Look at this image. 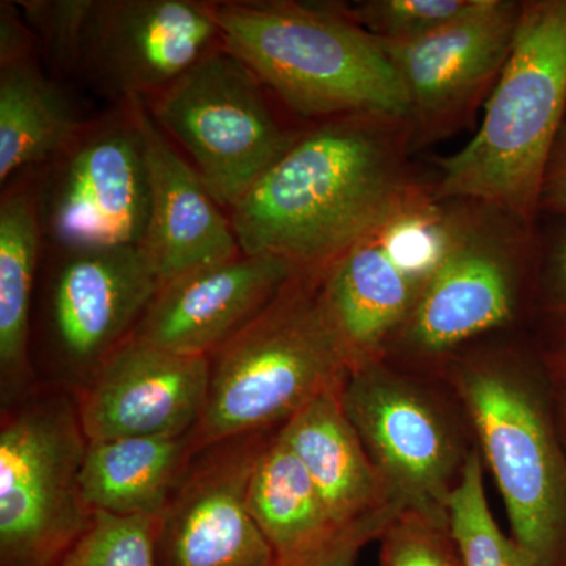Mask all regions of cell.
I'll list each match as a JSON object with an SVG mask.
<instances>
[{
    "label": "cell",
    "mask_w": 566,
    "mask_h": 566,
    "mask_svg": "<svg viewBox=\"0 0 566 566\" xmlns=\"http://www.w3.org/2000/svg\"><path fill=\"white\" fill-rule=\"evenodd\" d=\"M409 120L352 115L300 134L244 193L230 222L241 252L324 274L360 238L415 202Z\"/></svg>",
    "instance_id": "6da1fadb"
},
{
    "label": "cell",
    "mask_w": 566,
    "mask_h": 566,
    "mask_svg": "<svg viewBox=\"0 0 566 566\" xmlns=\"http://www.w3.org/2000/svg\"><path fill=\"white\" fill-rule=\"evenodd\" d=\"M565 120L566 0L523 2L482 125L439 161L436 199L488 205L528 226Z\"/></svg>",
    "instance_id": "7a4b0ae2"
},
{
    "label": "cell",
    "mask_w": 566,
    "mask_h": 566,
    "mask_svg": "<svg viewBox=\"0 0 566 566\" xmlns=\"http://www.w3.org/2000/svg\"><path fill=\"white\" fill-rule=\"evenodd\" d=\"M216 17L222 46L294 114L411 122L408 93L392 62L345 7L227 2L216 3Z\"/></svg>",
    "instance_id": "3957f363"
},
{
    "label": "cell",
    "mask_w": 566,
    "mask_h": 566,
    "mask_svg": "<svg viewBox=\"0 0 566 566\" xmlns=\"http://www.w3.org/2000/svg\"><path fill=\"white\" fill-rule=\"evenodd\" d=\"M323 274H296L262 314L210 357V386L196 453L238 436L266 433L354 367L322 297Z\"/></svg>",
    "instance_id": "277c9868"
},
{
    "label": "cell",
    "mask_w": 566,
    "mask_h": 566,
    "mask_svg": "<svg viewBox=\"0 0 566 566\" xmlns=\"http://www.w3.org/2000/svg\"><path fill=\"white\" fill-rule=\"evenodd\" d=\"M77 398L32 392L0 430V566H59L91 526Z\"/></svg>",
    "instance_id": "5b68a950"
},
{
    "label": "cell",
    "mask_w": 566,
    "mask_h": 566,
    "mask_svg": "<svg viewBox=\"0 0 566 566\" xmlns=\"http://www.w3.org/2000/svg\"><path fill=\"white\" fill-rule=\"evenodd\" d=\"M145 103L227 210L300 136L283 128L262 81L222 43Z\"/></svg>",
    "instance_id": "8992f818"
},
{
    "label": "cell",
    "mask_w": 566,
    "mask_h": 566,
    "mask_svg": "<svg viewBox=\"0 0 566 566\" xmlns=\"http://www.w3.org/2000/svg\"><path fill=\"white\" fill-rule=\"evenodd\" d=\"M455 207L419 197L360 238L322 277L327 315L354 365L378 359L444 256Z\"/></svg>",
    "instance_id": "52a82bcc"
},
{
    "label": "cell",
    "mask_w": 566,
    "mask_h": 566,
    "mask_svg": "<svg viewBox=\"0 0 566 566\" xmlns=\"http://www.w3.org/2000/svg\"><path fill=\"white\" fill-rule=\"evenodd\" d=\"M463 392L517 545L549 566L566 523V464L534 395L494 367L471 368Z\"/></svg>",
    "instance_id": "ba28073f"
},
{
    "label": "cell",
    "mask_w": 566,
    "mask_h": 566,
    "mask_svg": "<svg viewBox=\"0 0 566 566\" xmlns=\"http://www.w3.org/2000/svg\"><path fill=\"white\" fill-rule=\"evenodd\" d=\"M125 107L120 118L85 126L35 197L43 234L63 251L144 243L150 180L139 125Z\"/></svg>",
    "instance_id": "9c48e42d"
},
{
    "label": "cell",
    "mask_w": 566,
    "mask_h": 566,
    "mask_svg": "<svg viewBox=\"0 0 566 566\" xmlns=\"http://www.w3.org/2000/svg\"><path fill=\"white\" fill-rule=\"evenodd\" d=\"M524 227L488 205L457 203L444 256L401 327L409 345L449 352L512 319Z\"/></svg>",
    "instance_id": "30bf717a"
},
{
    "label": "cell",
    "mask_w": 566,
    "mask_h": 566,
    "mask_svg": "<svg viewBox=\"0 0 566 566\" xmlns=\"http://www.w3.org/2000/svg\"><path fill=\"white\" fill-rule=\"evenodd\" d=\"M342 401L390 495L431 527L449 528L457 455L433 409L378 359L354 365Z\"/></svg>",
    "instance_id": "8fae6325"
},
{
    "label": "cell",
    "mask_w": 566,
    "mask_h": 566,
    "mask_svg": "<svg viewBox=\"0 0 566 566\" xmlns=\"http://www.w3.org/2000/svg\"><path fill=\"white\" fill-rule=\"evenodd\" d=\"M270 431L193 455L156 520V566H274L273 547L248 505L253 465Z\"/></svg>",
    "instance_id": "7c38bea8"
},
{
    "label": "cell",
    "mask_w": 566,
    "mask_h": 566,
    "mask_svg": "<svg viewBox=\"0 0 566 566\" xmlns=\"http://www.w3.org/2000/svg\"><path fill=\"white\" fill-rule=\"evenodd\" d=\"M219 44L216 3L95 0L77 69L125 104L148 102Z\"/></svg>",
    "instance_id": "4fadbf2b"
},
{
    "label": "cell",
    "mask_w": 566,
    "mask_h": 566,
    "mask_svg": "<svg viewBox=\"0 0 566 566\" xmlns=\"http://www.w3.org/2000/svg\"><path fill=\"white\" fill-rule=\"evenodd\" d=\"M210 357L167 352L132 337L77 395L88 442L191 434L207 403Z\"/></svg>",
    "instance_id": "5bb4252c"
},
{
    "label": "cell",
    "mask_w": 566,
    "mask_h": 566,
    "mask_svg": "<svg viewBox=\"0 0 566 566\" xmlns=\"http://www.w3.org/2000/svg\"><path fill=\"white\" fill-rule=\"evenodd\" d=\"M523 2L486 0L482 9L406 43L379 41L403 82L419 140L449 132L504 69Z\"/></svg>",
    "instance_id": "9a60e30c"
},
{
    "label": "cell",
    "mask_w": 566,
    "mask_h": 566,
    "mask_svg": "<svg viewBox=\"0 0 566 566\" xmlns=\"http://www.w3.org/2000/svg\"><path fill=\"white\" fill-rule=\"evenodd\" d=\"M63 252L51 289V333L84 386L132 337L161 281L140 245Z\"/></svg>",
    "instance_id": "2e32d148"
},
{
    "label": "cell",
    "mask_w": 566,
    "mask_h": 566,
    "mask_svg": "<svg viewBox=\"0 0 566 566\" xmlns=\"http://www.w3.org/2000/svg\"><path fill=\"white\" fill-rule=\"evenodd\" d=\"M300 274L282 260L238 253L161 283L133 335L167 352L211 357Z\"/></svg>",
    "instance_id": "e0dca14e"
},
{
    "label": "cell",
    "mask_w": 566,
    "mask_h": 566,
    "mask_svg": "<svg viewBox=\"0 0 566 566\" xmlns=\"http://www.w3.org/2000/svg\"><path fill=\"white\" fill-rule=\"evenodd\" d=\"M139 125L150 180L142 249L161 283L241 253L232 222L203 178L153 120L144 99L128 103Z\"/></svg>",
    "instance_id": "ac0fdd59"
},
{
    "label": "cell",
    "mask_w": 566,
    "mask_h": 566,
    "mask_svg": "<svg viewBox=\"0 0 566 566\" xmlns=\"http://www.w3.org/2000/svg\"><path fill=\"white\" fill-rule=\"evenodd\" d=\"M344 382L316 395L277 430L307 469L337 526L394 499L346 416Z\"/></svg>",
    "instance_id": "d6986e66"
},
{
    "label": "cell",
    "mask_w": 566,
    "mask_h": 566,
    "mask_svg": "<svg viewBox=\"0 0 566 566\" xmlns=\"http://www.w3.org/2000/svg\"><path fill=\"white\" fill-rule=\"evenodd\" d=\"M193 455L192 433L88 442L81 471L85 504L93 513L159 517Z\"/></svg>",
    "instance_id": "ffe728a7"
},
{
    "label": "cell",
    "mask_w": 566,
    "mask_h": 566,
    "mask_svg": "<svg viewBox=\"0 0 566 566\" xmlns=\"http://www.w3.org/2000/svg\"><path fill=\"white\" fill-rule=\"evenodd\" d=\"M43 229L35 197L24 191L0 203V386L11 408L33 392L29 357L32 293Z\"/></svg>",
    "instance_id": "44dd1931"
},
{
    "label": "cell",
    "mask_w": 566,
    "mask_h": 566,
    "mask_svg": "<svg viewBox=\"0 0 566 566\" xmlns=\"http://www.w3.org/2000/svg\"><path fill=\"white\" fill-rule=\"evenodd\" d=\"M76 106L35 61L0 66V180L57 159L85 129Z\"/></svg>",
    "instance_id": "7402d4cb"
},
{
    "label": "cell",
    "mask_w": 566,
    "mask_h": 566,
    "mask_svg": "<svg viewBox=\"0 0 566 566\" xmlns=\"http://www.w3.org/2000/svg\"><path fill=\"white\" fill-rule=\"evenodd\" d=\"M248 505L273 547L275 562L301 556L338 527L307 469L279 431L268 439L253 465Z\"/></svg>",
    "instance_id": "603a6c76"
},
{
    "label": "cell",
    "mask_w": 566,
    "mask_h": 566,
    "mask_svg": "<svg viewBox=\"0 0 566 566\" xmlns=\"http://www.w3.org/2000/svg\"><path fill=\"white\" fill-rule=\"evenodd\" d=\"M449 528L463 566H535L534 558L495 524L479 453L465 458L447 502Z\"/></svg>",
    "instance_id": "cb8c5ba5"
},
{
    "label": "cell",
    "mask_w": 566,
    "mask_h": 566,
    "mask_svg": "<svg viewBox=\"0 0 566 566\" xmlns=\"http://www.w3.org/2000/svg\"><path fill=\"white\" fill-rule=\"evenodd\" d=\"M485 3L486 0H368L345 7V11L376 40L406 43L461 20Z\"/></svg>",
    "instance_id": "d4e9b609"
},
{
    "label": "cell",
    "mask_w": 566,
    "mask_h": 566,
    "mask_svg": "<svg viewBox=\"0 0 566 566\" xmlns=\"http://www.w3.org/2000/svg\"><path fill=\"white\" fill-rule=\"evenodd\" d=\"M156 520L95 512L59 566H156Z\"/></svg>",
    "instance_id": "484cf974"
},
{
    "label": "cell",
    "mask_w": 566,
    "mask_h": 566,
    "mask_svg": "<svg viewBox=\"0 0 566 566\" xmlns=\"http://www.w3.org/2000/svg\"><path fill=\"white\" fill-rule=\"evenodd\" d=\"M95 0L18 2L24 20L59 69L77 70Z\"/></svg>",
    "instance_id": "4316f807"
},
{
    "label": "cell",
    "mask_w": 566,
    "mask_h": 566,
    "mask_svg": "<svg viewBox=\"0 0 566 566\" xmlns=\"http://www.w3.org/2000/svg\"><path fill=\"white\" fill-rule=\"evenodd\" d=\"M406 513V506L392 499L374 512L338 526L322 543L301 556L275 562L274 566H356L364 547L376 538H382Z\"/></svg>",
    "instance_id": "83f0119b"
},
{
    "label": "cell",
    "mask_w": 566,
    "mask_h": 566,
    "mask_svg": "<svg viewBox=\"0 0 566 566\" xmlns=\"http://www.w3.org/2000/svg\"><path fill=\"white\" fill-rule=\"evenodd\" d=\"M438 528L406 513L382 535L381 566H453Z\"/></svg>",
    "instance_id": "f1b7e54d"
},
{
    "label": "cell",
    "mask_w": 566,
    "mask_h": 566,
    "mask_svg": "<svg viewBox=\"0 0 566 566\" xmlns=\"http://www.w3.org/2000/svg\"><path fill=\"white\" fill-rule=\"evenodd\" d=\"M33 32L20 7L2 2L0 7V66L32 59Z\"/></svg>",
    "instance_id": "f546056e"
},
{
    "label": "cell",
    "mask_w": 566,
    "mask_h": 566,
    "mask_svg": "<svg viewBox=\"0 0 566 566\" xmlns=\"http://www.w3.org/2000/svg\"><path fill=\"white\" fill-rule=\"evenodd\" d=\"M539 208L566 214V120L547 163Z\"/></svg>",
    "instance_id": "4dcf8cb0"
},
{
    "label": "cell",
    "mask_w": 566,
    "mask_h": 566,
    "mask_svg": "<svg viewBox=\"0 0 566 566\" xmlns=\"http://www.w3.org/2000/svg\"><path fill=\"white\" fill-rule=\"evenodd\" d=\"M547 259L551 308L566 327V232L558 237Z\"/></svg>",
    "instance_id": "1f68e13d"
},
{
    "label": "cell",
    "mask_w": 566,
    "mask_h": 566,
    "mask_svg": "<svg viewBox=\"0 0 566 566\" xmlns=\"http://www.w3.org/2000/svg\"><path fill=\"white\" fill-rule=\"evenodd\" d=\"M565 409H566V398H565Z\"/></svg>",
    "instance_id": "d6a6232c"
}]
</instances>
